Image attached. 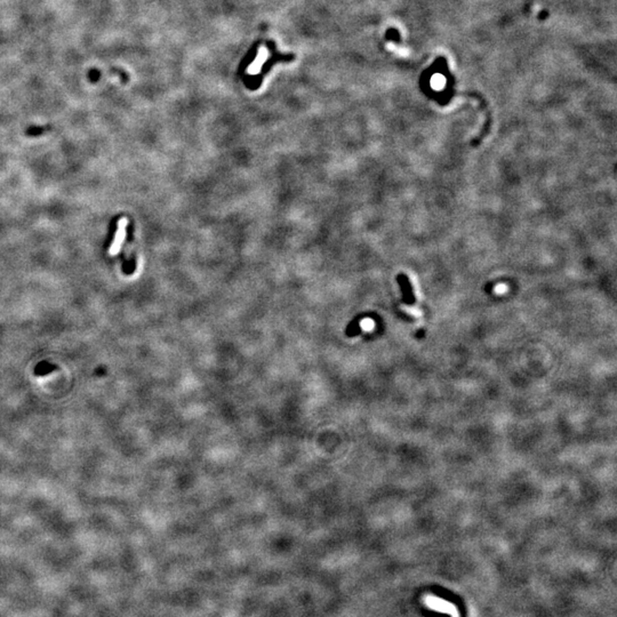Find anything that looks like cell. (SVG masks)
<instances>
[{
	"label": "cell",
	"instance_id": "1",
	"mask_svg": "<svg viewBox=\"0 0 617 617\" xmlns=\"http://www.w3.org/2000/svg\"><path fill=\"white\" fill-rule=\"evenodd\" d=\"M424 602L426 606L431 608V609L438 610L440 612H444V614L451 615V617H460V612H458L456 606L453 605V603H451L449 601L443 600V599L428 596V597H425Z\"/></svg>",
	"mask_w": 617,
	"mask_h": 617
},
{
	"label": "cell",
	"instance_id": "2",
	"mask_svg": "<svg viewBox=\"0 0 617 617\" xmlns=\"http://www.w3.org/2000/svg\"><path fill=\"white\" fill-rule=\"evenodd\" d=\"M126 226H127V220L126 219H121L119 221V223H118V230L116 233V237L113 239V243L110 247V254L111 255H115L118 252H119L120 246L122 242H124L125 239V234H126Z\"/></svg>",
	"mask_w": 617,
	"mask_h": 617
},
{
	"label": "cell",
	"instance_id": "3",
	"mask_svg": "<svg viewBox=\"0 0 617 617\" xmlns=\"http://www.w3.org/2000/svg\"><path fill=\"white\" fill-rule=\"evenodd\" d=\"M269 57V53L265 48H261L260 51H258L257 56L255 58V61L252 63V65L248 67V74L251 75H256L258 74V71L261 70V67L263 65V63L266 61V58Z\"/></svg>",
	"mask_w": 617,
	"mask_h": 617
},
{
	"label": "cell",
	"instance_id": "4",
	"mask_svg": "<svg viewBox=\"0 0 617 617\" xmlns=\"http://www.w3.org/2000/svg\"><path fill=\"white\" fill-rule=\"evenodd\" d=\"M52 366L53 365H49V364H40L37 367V369H36V373H37L38 375L47 374V373H49V371H52L54 369V367H52Z\"/></svg>",
	"mask_w": 617,
	"mask_h": 617
},
{
	"label": "cell",
	"instance_id": "5",
	"mask_svg": "<svg viewBox=\"0 0 617 617\" xmlns=\"http://www.w3.org/2000/svg\"><path fill=\"white\" fill-rule=\"evenodd\" d=\"M361 326H362V327H364V329L369 330V329L373 328L374 324H373V321H371V320H369V319H366V320L362 321V323H361Z\"/></svg>",
	"mask_w": 617,
	"mask_h": 617
},
{
	"label": "cell",
	"instance_id": "6",
	"mask_svg": "<svg viewBox=\"0 0 617 617\" xmlns=\"http://www.w3.org/2000/svg\"><path fill=\"white\" fill-rule=\"evenodd\" d=\"M505 290H506V286H504V285H500V286H497V287L495 288V292L496 293H500V294L504 293Z\"/></svg>",
	"mask_w": 617,
	"mask_h": 617
}]
</instances>
